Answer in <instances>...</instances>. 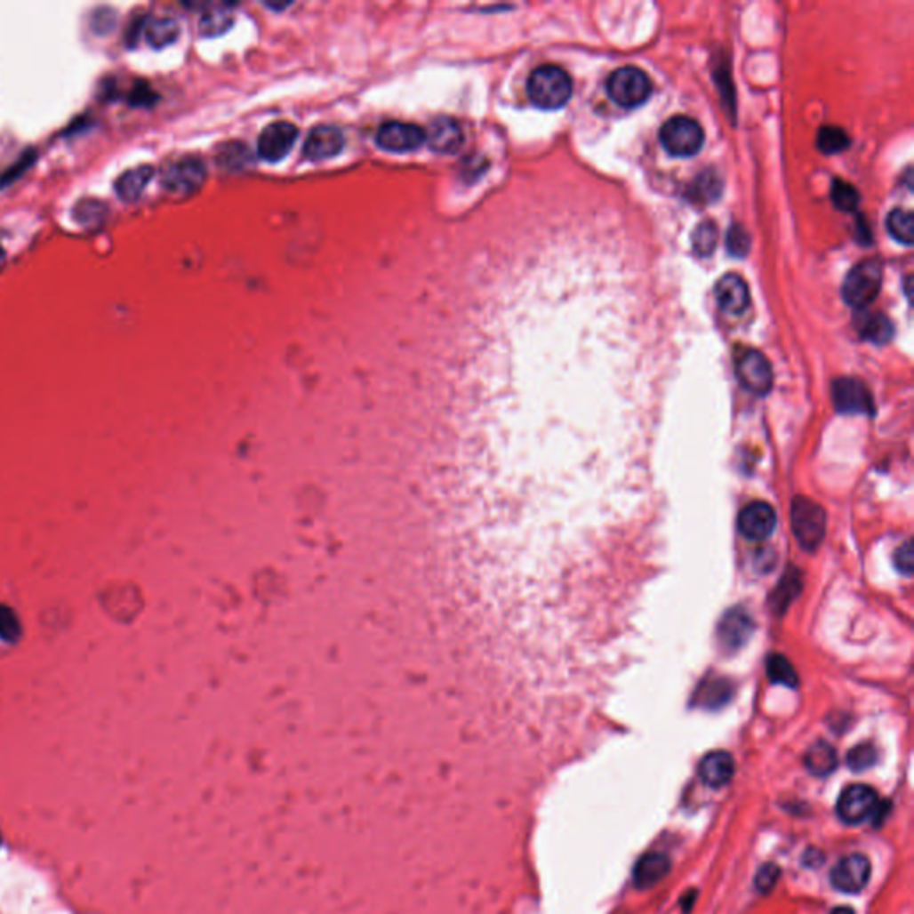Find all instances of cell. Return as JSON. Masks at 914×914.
<instances>
[{
	"label": "cell",
	"mask_w": 914,
	"mask_h": 914,
	"mask_svg": "<svg viewBox=\"0 0 914 914\" xmlns=\"http://www.w3.org/2000/svg\"><path fill=\"white\" fill-rule=\"evenodd\" d=\"M715 297L720 309L727 315H743L750 304L747 283L738 274L724 276L715 286Z\"/></svg>",
	"instance_id": "cell-16"
},
{
	"label": "cell",
	"mask_w": 914,
	"mask_h": 914,
	"mask_svg": "<svg viewBox=\"0 0 914 914\" xmlns=\"http://www.w3.org/2000/svg\"><path fill=\"white\" fill-rule=\"evenodd\" d=\"M235 17L227 6H211L200 19L198 29L204 38H216L233 28Z\"/></svg>",
	"instance_id": "cell-23"
},
{
	"label": "cell",
	"mask_w": 914,
	"mask_h": 914,
	"mask_svg": "<svg viewBox=\"0 0 914 914\" xmlns=\"http://www.w3.org/2000/svg\"><path fill=\"white\" fill-rule=\"evenodd\" d=\"M834 404L839 413L846 414H870L873 402L868 388L857 379H839L832 388Z\"/></svg>",
	"instance_id": "cell-13"
},
{
	"label": "cell",
	"mask_w": 914,
	"mask_h": 914,
	"mask_svg": "<svg viewBox=\"0 0 914 914\" xmlns=\"http://www.w3.org/2000/svg\"><path fill=\"white\" fill-rule=\"evenodd\" d=\"M832 202L839 211L852 212L859 205V191L845 182V180H834L832 184Z\"/></svg>",
	"instance_id": "cell-33"
},
{
	"label": "cell",
	"mask_w": 914,
	"mask_h": 914,
	"mask_svg": "<svg viewBox=\"0 0 914 914\" xmlns=\"http://www.w3.org/2000/svg\"><path fill=\"white\" fill-rule=\"evenodd\" d=\"M877 763V750L870 743H862L854 747L846 756V765L854 772H862L871 768Z\"/></svg>",
	"instance_id": "cell-35"
},
{
	"label": "cell",
	"mask_w": 914,
	"mask_h": 914,
	"mask_svg": "<svg viewBox=\"0 0 914 914\" xmlns=\"http://www.w3.org/2000/svg\"><path fill=\"white\" fill-rule=\"evenodd\" d=\"M768 677L775 684L788 686V688H795L798 684V677L791 662L782 655H772L768 659Z\"/></svg>",
	"instance_id": "cell-29"
},
{
	"label": "cell",
	"mask_w": 914,
	"mask_h": 914,
	"mask_svg": "<svg viewBox=\"0 0 914 914\" xmlns=\"http://www.w3.org/2000/svg\"><path fill=\"white\" fill-rule=\"evenodd\" d=\"M661 143L675 157H692L704 145V129L690 116H673L664 122L659 132Z\"/></svg>",
	"instance_id": "cell-3"
},
{
	"label": "cell",
	"mask_w": 914,
	"mask_h": 914,
	"mask_svg": "<svg viewBox=\"0 0 914 914\" xmlns=\"http://www.w3.org/2000/svg\"><path fill=\"white\" fill-rule=\"evenodd\" d=\"M150 99H152V93H150V90H148L147 86H138V88H134L132 97H131L132 104H148V102H150Z\"/></svg>",
	"instance_id": "cell-40"
},
{
	"label": "cell",
	"mask_w": 914,
	"mask_h": 914,
	"mask_svg": "<svg viewBox=\"0 0 914 914\" xmlns=\"http://www.w3.org/2000/svg\"><path fill=\"white\" fill-rule=\"evenodd\" d=\"M894 565L896 568L905 573V575H910L912 573V547H910V541H905L894 554Z\"/></svg>",
	"instance_id": "cell-39"
},
{
	"label": "cell",
	"mask_w": 914,
	"mask_h": 914,
	"mask_svg": "<svg viewBox=\"0 0 914 914\" xmlns=\"http://www.w3.org/2000/svg\"><path fill=\"white\" fill-rule=\"evenodd\" d=\"M887 231L902 245L909 247L914 240V218L907 209H894L887 216Z\"/></svg>",
	"instance_id": "cell-24"
},
{
	"label": "cell",
	"mask_w": 914,
	"mask_h": 914,
	"mask_svg": "<svg viewBox=\"0 0 914 914\" xmlns=\"http://www.w3.org/2000/svg\"><path fill=\"white\" fill-rule=\"evenodd\" d=\"M0 843H3V836H0Z\"/></svg>",
	"instance_id": "cell-43"
},
{
	"label": "cell",
	"mask_w": 914,
	"mask_h": 914,
	"mask_svg": "<svg viewBox=\"0 0 914 914\" xmlns=\"http://www.w3.org/2000/svg\"><path fill=\"white\" fill-rule=\"evenodd\" d=\"M22 636V623L15 609L6 604H0V639L6 643H17Z\"/></svg>",
	"instance_id": "cell-31"
},
{
	"label": "cell",
	"mask_w": 914,
	"mask_h": 914,
	"mask_svg": "<svg viewBox=\"0 0 914 914\" xmlns=\"http://www.w3.org/2000/svg\"><path fill=\"white\" fill-rule=\"evenodd\" d=\"M345 147V134L334 125H317L306 138L304 156L320 161L338 156Z\"/></svg>",
	"instance_id": "cell-14"
},
{
	"label": "cell",
	"mask_w": 914,
	"mask_h": 914,
	"mask_svg": "<svg viewBox=\"0 0 914 914\" xmlns=\"http://www.w3.org/2000/svg\"><path fill=\"white\" fill-rule=\"evenodd\" d=\"M779 877H781V868L774 862H766L758 870L754 882L761 893H768L775 886Z\"/></svg>",
	"instance_id": "cell-37"
},
{
	"label": "cell",
	"mask_w": 914,
	"mask_h": 914,
	"mask_svg": "<svg viewBox=\"0 0 914 914\" xmlns=\"http://www.w3.org/2000/svg\"><path fill=\"white\" fill-rule=\"evenodd\" d=\"M871 875L870 861L861 854H852L843 857L830 871L832 886L848 894H855L864 889Z\"/></svg>",
	"instance_id": "cell-11"
},
{
	"label": "cell",
	"mask_w": 914,
	"mask_h": 914,
	"mask_svg": "<svg viewBox=\"0 0 914 914\" xmlns=\"http://www.w3.org/2000/svg\"><path fill=\"white\" fill-rule=\"evenodd\" d=\"M573 93L572 77L557 65H541L527 79V95L540 109H559Z\"/></svg>",
	"instance_id": "cell-1"
},
{
	"label": "cell",
	"mask_w": 914,
	"mask_h": 914,
	"mask_svg": "<svg viewBox=\"0 0 914 914\" xmlns=\"http://www.w3.org/2000/svg\"><path fill=\"white\" fill-rule=\"evenodd\" d=\"M738 525L747 540L765 541L777 527V513L768 502H752L740 513Z\"/></svg>",
	"instance_id": "cell-12"
},
{
	"label": "cell",
	"mask_w": 914,
	"mask_h": 914,
	"mask_svg": "<svg viewBox=\"0 0 914 914\" xmlns=\"http://www.w3.org/2000/svg\"><path fill=\"white\" fill-rule=\"evenodd\" d=\"M116 26V13L108 10V8H102V10H97L93 13V19H92V28L97 35H109Z\"/></svg>",
	"instance_id": "cell-38"
},
{
	"label": "cell",
	"mask_w": 914,
	"mask_h": 914,
	"mask_svg": "<svg viewBox=\"0 0 914 914\" xmlns=\"http://www.w3.org/2000/svg\"><path fill=\"white\" fill-rule=\"evenodd\" d=\"M804 763L807 770L816 777H827L830 775L838 766V754L832 745L825 742L814 743L804 758Z\"/></svg>",
	"instance_id": "cell-22"
},
{
	"label": "cell",
	"mask_w": 914,
	"mask_h": 914,
	"mask_svg": "<svg viewBox=\"0 0 914 914\" xmlns=\"http://www.w3.org/2000/svg\"><path fill=\"white\" fill-rule=\"evenodd\" d=\"M727 249L733 256L743 258L750 251V237L740 225H733L727 235Z\"/></svg>",
	"instance_id": "cell-36"
},
{
	"label": "cell",
	"mask_w": 914,
	"mask_h": 914,
	"mask_svg": "<svg viewBox=\"0 0 914 914\" xmlns=\"http://www.w3.org/2000/svg\"><path fill=\"white\" fill-rule=\"evenodd\" d=\"M878 809V795L866 784L848 786L838 798L836 813L841 822L859 825L871 818Z\"/></svg>",
	"instance_id": "cell-6"
},
{
	"label": "cell",
	"mask_w": 914,
	"mask_h": 914,
	"mask_svg": "<svg viewBox=\"0 0 914 914\" xmlns=\"http://www.w3.org/2000/svg\"><path fill=\"white\" fill-rule=\"evenodd\" d=\"M669 868H671V862H669V859L664 854L652 852V854L643 855L636 862L634 873H632L636 887L645 889V887L655 886L657 882H661L669 873Z\"/></svg>",
	"instance_id": "cell-19"
},
{
	"label": "cell",
	"mask_w": 914,
	"mask_h": 914,
	"mask_svg": "<svg viewBox=\"0 0 914 914\" xmlns=\"http://www.w3.org/2000/svg\"><path fill=\"white\" fill-rule=\"evenodd\" d=\"M752 630H754L752 618L745 611L734 609V611L727 613L720 623V641L724 643L726 648L734 650V648H740L750 637Z\"/></svg>",
	"instance_id": "cell-18"
},
{
	"label": "cell",
	"mask_w": 914,
	"mask_h": 914,
	"mask_svg": "<svg viewBox=\"0 0 914 914\" xmlns=\"http://www.w3.org/2000/svg\"><path fill=\"white\" fill-rule=\"evenodd\" d=\"M375 141L386 152L405 154L418 150L425 143V131L414 124L389 120L379 127Z\"/></svg>",
	"instance_id": "cell-9"
},
{
	"label": "cell",
	"mask_w": 914,
	"mask_h": 914,
	"mask_svg": "<svg viewBox=\"0 0 914 914\" xmlns=\"http://www.w3.org/2000/svg\"><path fill=\"white\" fill-rule=\"evenodd\" d=\"M731 697V686L724 678L708 680L697 694V702L704 708L717 710L724 706Z\"/></svg>",
	"instance_id": "cell-27"
},
{
	"label": "cell",
	"mask_w": 914,
	"mask_h": 914,
	"mask_svg": "<svg viewBox=\"0 0 914 914\" xmlns=\"http://www.w3.org/2000/svg\"><path fill=\"white\" fill-rule=\"evenodd\" d=\"M154 172L156 170L150 164H141V166L124 172L115 182L116 195L124 202H136L141 196V193L145 191V188L148 186V182L152 180Z\"/></svg>",
	"instance_id": "cell-20"
},
{
	"label": "cell",
	"mask_w": 914,
	"mask_h": 914,
	"mask_svg": "<svg viewBox=\"0 0 914 914\" xmlns=\"http://www.w3.org/2000/svg\"><path fill=\"white\" fill-rule=\"evenodd\" d=\"M425 141L437 154H455L465 143L463 127L457 120L448 116H439L432 120L429 131L425 132Z\"/></svg>",
	"instance_id": "cell-15"
},
{
	"label": "cell",
	"mask_w": 914,
	"mask_h": 914,
	"mask_svg": "<svg viewBox=\"0 0 914 914\" xmlns=\"http://www.w3.org/2000/svg\"><path fill=\"white\" fill-rule=\"evenodd\" d=\"M859 333L862 334V338L870 340L871 343L882 345V343H887L893 338L894 325H893V322L887 317L873 315V317H866L859 324Z\"/></svg>",
	"instance_id": "cell-26"
},
{
	"label": "cell",
	"mask_w": 914,
	"mask_h": 914,
	"mask_svg": "<svg viewBox=\"0 0 914 914\" xmlns=\"http://www.w3.org/2000/svg\"><path fill=\"white\" fill-rule=\"evenodd\" d=\"M694 198L699 202H711L722 193V180L717 173H704L694 184Z\"/></svg>",
	"instance_id": "cell-34"
},
{
	"label": "cell",
	"mask_w": 914,
	"mask_h": 914,
	"mask_svg": "<svg viewBox=\"0 0 914 914\" xmlns=\"http://www.w3.org/2000/svg\"><path fill=\"white\" fill-rule=\"evenodd\" d=\"M6 265V251L3 249V245H0V269H3Z\"/></svg>",
	"instance_id": "cell-42"
},
{
	"label": "cell",
	"mask_w": 914,
	"mask_h": 914,
	"mask_svg": "<svg viewBox=\"0 0 914 914\" xmlns=\"http://www.w3.org/2000/svg\"><path fill=\"white\" fill-rule=\"evenodd\" d=\"M736 765L729 752H710L699 765V775L710 788H722L731 782Z\"/></svg>",
	"instance_id": "cell-17"
},
{
	"label": "cell",
	"mask_w": 914,
	"mask_h": 914,
	"mask_svg": "<svg viewBox=\"0 0 914 914\" xmlns=\"http://www.w3.org/2000/svg\"><path fill=\"white\" fill-rule=\"evenodd\" d=\"M653 84L650 77L637 67H623L607 79V95L621 108H637L648 100Z\"/></svg>",
	"instance_id": "cell-4"
},
{
	"label": "cell",
	"mask_w": 914,
	"mask_h": 914,
	"mask_svg": "<svg viewBox=\"0 0 914 914\" xmlns=\"http://www.w3.org/2000/svg\"><path fill=\"white\" fill-rule=\"evenodd\" d=\"M205 175V164L198 157H182L164 170L163 188L172 195L188 196L200 189Z\"/></svg>",
	"instance_id": "cell-8"
},
{
	"label": "cell",
	"mask_w": 914,
	"mask_h": 914,
	"mask_svg": "<svg viewBox=\"0 0 914 914\" xmlns=\"http://www.w3.org/2000/svg\"><path fill=\"white\" fill-rule=\"evenodd\" d=\"M882 263L866 260L857 263L843 281L841 295L845 302L855 309L868 308L882 288Z\"/></svg>",
	"instance_id": "cell-2"
},
{
	"label": "cell",
	"mask_w": 914,
	"mask_h": 914,
	"mask_svg": "<svg viewBox=\"0 0 914 914\" xmlns=\"http://www.w3.org/2000/svg\"><path fill=\"white\" fill-rule=\"evenodd\" d=\"M143 35H145V42L152 49L159 51V49L170 47L172 44L177 42V38L180 35V26L177 24L175 19L157 17V19L147 20V24L143 28Z\"/></svg>",
	"instance_id": "cell-21"
},
{
	"label": "cell",
	"mask_w": 914,
	"mask_h": 914,
	"mask_svg": "<svg viewBox=\"0 0 914 914\" xmlns=\"http://www.w3.org/2000/svg\"><path fill=\"white\" fill-rule=\"evenodd\" d=\"M216 161L220 166L231 170L242 168L249 161V148L240 141H228L227 145L220 147Z\"/></svg>",
	"instance_id": "cell-30"
},
{
	"label": "cell",
	"mask_w": 914,
	"mask_h": 914,
	"mask_svg": "<svg viewBox=\"0 0 914 914\" xmlns=\"http://www.w3.org/2000/svg\"><path fill=\"white\" fill-rule=\"evenodd\" d=\"M791 527L798 543L806 550H814L823 541L827 515L823 508L811 499L797 497L791 506Z\"/></svg>",
	"instance_id": "cell-5"
},
{
	"label": "cell",
	"mask_w": 914,
	"mask_h": 914,
	"mask_svg": "<svg viewBox=\"0 0 914 914\" xmlns=\"http://www.w3.org/2000/svg\"><path fill=\"white\" fill-rule=\"evenodd\" d=\"M715 247H717V225L713 221H704L695 228V233H694V251L699 256L708 258L713 254Z\"/></svg>",
	"instance_id": "cell-32"
},
{
	"label": "cell",
	"mask_w": 914,
	"mask_h": 914,
	"mask_svg": "<svg viewBox=\"0 0 914 914\" xmlns=\"http://www.w3.org/2000/svg\"><path fill=\"white\" fill-rule=\"evenodd\" d=\"M830 914H855L852 907H846V905H841V907H836Z\"/></svg>",
	"instance_id": "cell-41"
},
{
	"label": "cell",
	"mask_w": 914,
	"mask_h": 914,
	"mask_svg": "<svg viewBox=\"0 0 914 914\" xmlns=\"http://www.w3.org/2000/svg\"><path fill=\"white\" fill-rule=\"evenodd\" d=\"M108 205L100 200H95V198H88V200H81L76 204L74 207V218L79 225L86 227V228H97L104 223L106 216H108Z\"/></svg>",
	"instance_id": "cell-25"
},
{
	"label": "cell",
	"mask_w": 914,
	"mask_h": 914,
	"mask_svg": "<svg viewBox=\"0 0 914 914\" xmlns=\"http://www.w3.org/2000/svg\"><path fill=\"white\" fill-rule=\"evenodd\" d=\"M736 373L743 388L754 395H766L774 386L772 365L756 349H743L738 354Z\"/></svg>",
	"instance_id": "cell-7"
},
{
	"label": "cell",
	"mask_w": 914,
	"mask_h": 914,
	"mask_svg": "<svg viewBox=\"0 0 914 914\" xmlns=\"http://www.w3.org/2000/svg\"><path fill=\"white\" fill-rule=\"evenodd\" d=\"M850 147V138L841 127L825 125L818 132V148L823 154H839Z\"/></svg>",
	"instance_id": "cell-28"
},
{
	"label": "cell",
	"mask_w": 914,
	"mask_h": 914,
	"mask_svg": "<svg viewBox=\"0 0 914 914\" xmlns=\"http://www.w3.org/2000/svg\"><path fill=\"white\" fill-rule=\"evenodd\" d=\"M299 138V129L292 122L281 120L267 125L258 140L260 157L270 163L285 159Z\"/></svg>",
	"instance_id": "cell-10"
}]
</instances>
